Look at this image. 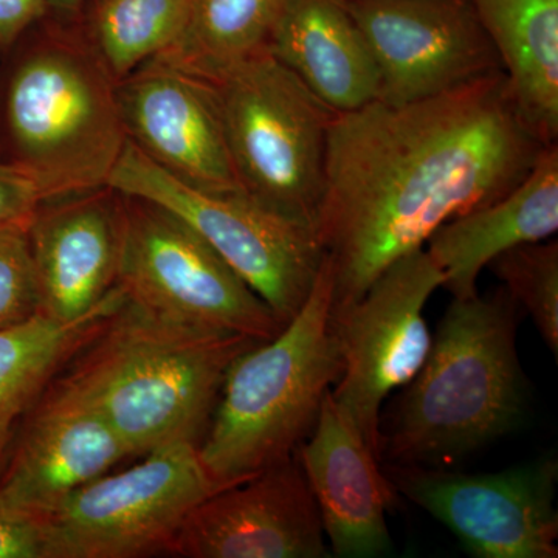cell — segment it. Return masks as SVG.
<instances>
[{
    "mask_svg": "<svg viewBox=\"0 0 558 558\" xmlns=\"http://www.w3.org/2000/svg\"><path fill=\"white\" fill-rule=\"evenodd\" d=\"M546 146L505 72L424 100L336 113L315 220L332 270L330 311L362 299L444 223L515 189Z\"/></svg>",
    "mask_w": 558,
    "mask_h": 558,
    "instance_id": "1",
    "label": "cell"
},
{
    "mask_svg": "<svg viewBox=\"0 0 558 558\" xmlns=\"http://www.w3.org/2000/svg\"><path fill=\"white\" fill-rule=\"evenodd\" d=\"M124 143L117 80L80 11H49L0 54V163L44 201L108 186Z\"/></svg>",
    "mask_w": 558,
    "mask_h": 558,
    "instance_id": "2",
    "label": "cell"
},
{
    "mask_svg": "<svg viewBox=\"0 0 558 558\" xmlns=\"http://www.w3.org/2000/svg\"><path fill=\"white\" fill-rule=\"evenodd\" d=\"M519 315L505 288L451 300L424 366L381 432V458L450 469L519 427L526 411Z\"/></svg>",
    "mask_w": 558,
    "mask_h": 558,
    "instance_id": "3",
    "label": "cell"
},
{
    "mask_svg": "<svg viewBox=\"0 0 558 558\" xmlns=\"http://www.w3.org/2000/svg\"><path fill=\"white\" fill-rule=\"evenodd\" d=\"M258 340L179 325L124 300L62 377L101 411L131 457L199 446L231 363Z\"/></svg>",
    "mask_w": 558,
    "mask_h": 558,
    "instance_id": "4",
    "label": "cell"
},
{
    "mask_svg": "<svg viewBox=\"0 0 558 558\" xmlns=\"http://www.w3.org/2000/svg\"><path fill=\"white\" fill-rule=\"evenodd\" d=\"M333 278L323 258L306 303L277 336L231 363L197 449L220 487L253 478L292 459L317 422L323 399L341 374L330 323Z\"/></svg>",
    "mask_w": 558,
    "mask_h": 558,
    "instance_id": "5",
    "label": "cell"
},
{
    "mask_svg": "<svg viewBox=\"0 0 558 558\" xmlns=\"http://www.w3.org/2000/svg\"><path fill=\"white\" fill-rule=\"evenodd\" d=\"M207 80L242 191L315 230L332 112L269 51Z\"/></svg>",
    "mask_w": 558,
    "mask_h": 558,
    "instance_id": "6",
    "label": "cell"
},
{
    "mask_svg": "<svg viewBox=\"0 0 558 558\" xmlns=\"http://www.w3.org/2000/svg\"><path fill=\"white\" fill-rule=\"evenodd\" d=\"M110 189L167 208L207 242L282 325L306 303L322 267L317 231L264 207L247 194H215L185 185L124 143Z\"/></svg>",
    "mask_w": 558,
    "mask_h": 558,
    "instance_id": "7",
    "label": "cell"
},
{
    "mask_svg": "<svg viewBox=\"0 0 558 558\" xmlns=\"http://www.w3.org/2000/svg\"><path fill=\"white\" fill-rule=\"evenodd\" d=\"M222 487L197 444L174 442L73 492L43 520L44 558L167 554L191 510Z\"/></svg>",
    "mask_w": 558,
    "mask_h": 558,
    "instance_id": "8",
    "label": "cell"
},
{
    "mask_svg": "<svg viewBox=\"0 0 558 558\" xmlns=\"http://www.w3.org/2000/svg\"><path fill=\"white\" fill-rule=\"evenodd\" d=\"M119 284L131 303L179 325L258 341L284 326L182 219L128 194Z\"/></svg>",
    "mask_w": 558,
    "mask_h": 558,
    "instance_id": "9",
    "label": "cell"
},
{
    "mask_svg": "<svg viewBox=\"0 0 558 558\" xmlns=\"http://www.w3.org/2000/svg\"><path fill=\"white\" fill-rule=\"evenodd\" d=\"M442 282L427 250H417L381 271L354 304L330 311L341 354L330 395L380 461L381 405L428 357L433 336L424 310Z\"/></svg>",
    "mask_w": 558,
    "mask_h": 558,
    "instance_id": "10",
    "label": "cell"
},
{
    "mask_svg": "<svg viewBox=\"0 0 558 558\" xmlns=\"http://www.w3.org/2000/svg\"><path fill=\"white\" fill-rule=\"evenodd\" d=\"M396 492L435 517L476 558H557L558 465L554 459L498 473L395 464Z\"/></svg>",
    "mask_w": 558,
    "mask_h": 558,
    "instance_id": "11",
    "label": "cell"
},
{
    "mask_svg": "<svg viewBox=\"0 0 558 558\" xmlns=\"http://www.w3.org/2000/svg\"><path fill=\"white\" fill-rule=\"evenodd\" d=\"M379 70V100H424L502 70L470 0H341Z\"/></svg>",
    "mask_w": 558,
    "mask_h": 558,
    "instance_id": "12",
    "label": "cell"
},
{
    "mask_svg": "<svg viewBox=\"0 0 558 558\" xmlns=\"http://www.w3.org/2000/svg\"><path fill=\"white\" fill-rule=\"evenodd\" d=\"M124 135L172 178L215 194H245L207 80L153 58L117 81Z\"/></svg>",
    "mask_w": 558,
    "mask_h": 558,
    "instance_id": "13",
    "label": "cell"
},
{
    "mask_svg": "<svg viewBox=\"0 0 558 558\" xmlns=\"http://www.w3.org/2000/svg\"><path fill=\"white\" fill-rule=\"evenodd\" d=\"M167 554L185 558L330 556L317 502L293 459L201 501Z\"/></svg>",
    "mask_w": 558,
    "mask_h": 558,
    "instance_id": "14",
    "label": "cell"
},
{
    "mask_svg": "<svg viewBox=\"0 0 558 558\" xmlns=\"http://www.w3.org/2000/svg\"><path fill=\"white\" fill-rule=\"evenodd\" d=\"M38 403L0 475V505L44 520L132 457L101 411L64 379L51 381Z\"/></svg>",
    "mask_w": 558,
    "mask_h": 558,
    "instance_id": "15",
    "label": "cell"
},
{
    "mask_svg": "<svg viewBox=\"0 0 558 558\" xmlns=\"http://www.w3.org/2000/svg\"><path fill=\"white\" fill-rule=\"evenodd\" d=\"M39 314L73 322L119 284L123 194L102 186L40 202L27 227Z\"/></svg>",
    "mask_w": 558,
    "mask_h": 558,
    "instance_id": "16",
    "label": "cell"
},
{
    "mask_svg": "<svg viewBox=\"0 0 558 558\" xmlns=\"http://www.w3.org/2000/svg\"><path fill=\"white\" fill-rule=\"evenodd\" d=\"M299 464L322 519L330 553L343 558L389 554L387 512L396 501L392 484L357 427L330 391L317 422L299 450Z\"/></svg>",
    "mask_w": 558,
    "mask_h": 558,
    "instance_id": "17",
    "label": "cell"
},
{
    "mask_svg": "<svg viewBox=\"0 0 558 558\" xmlns=\"http://www.w3.org/2000/svg\"><path fill=\"white\" fill-rule=\"evenodd\" d=\"M558 230V146L539 154L532 170L499 199L451 219L427 242V253L453 299L478 293L481 271L502 253L550 240Z\"/></svg>",
    "mask_w": 558,
    "mask_h": 558,
    "instance_id": "18",
    "label": "cell"
},
{
    "mask_svg": "<svg viewBox=\"0 0 558 558\" xmlns=\"http://www.w3.org/2000/svg\"><path fill=\"white\" fill-rule=\"evenodd\" d=\"M267 51L332 112L379 100L376 61L341 0H289Z\"/></svg>",
    "mask_w": 558,
    "mask_h": 558,
    "instance_id": "19",
    "label": "cell"
},
{
    "mask_svg": "<svg viewBox=\"0 0 558 558\" xmlns=\"http://www.w3.org/2000/svg\"><path fill=\"white\" fill-rule=\"evenodd\" d=\"M529 130L558 138V0H470Z\"/></svg>",
    "mask_w": 558,
    "mask_h": 558,
    "instance_id": "20",
    "label": "cell"
},
{
    "mask_svg": "<svg viewBox=\"0 0 558 558\" xmlns=\"http://www.w3.org/2000/svg\"><path fill=\"white\" fill-rule=\"evenodd\" d=\"M126 300L120 284L97 310L73 322L43 314L0 329V475L20 418L38 403L54 376L86 347Z\"/></svg>",
    "mask_w": 558,
    "mask_h": 558,
    "instance_id": "21",
    "label": "cell"
},
{
    "mask_svg": "<svg viewBox=\"0 0 558 558\" xmlns=\"http://www.w3.org/2000/svg\"><path fill=\"white\" fill-rule=\"evenodd\" d=\"M289 0H191L182 36L161 60L209 78L267 51Z\"/></svg>",
    "mask_w": 558,
    "mask_h": 558,
    "instance_id": "22",
    "label": "cell"
},
{
    "mask_svg": "<svg viewBox=\"0 0 558 558\" xmlns=\"http://www.w3.org/2000/svg\"><path fill=\"white\" fill-rule=\"evenodd\" d=\"M191 0H86L84 33L117 81L171 49L185 31Z\"/></svg>",
    "mask_w": 558,
    "mask_h": 558,
    "instance_id": "23",
    "label": "cell"
},
{
    "mask_svg": "<svg viewBox=\"0 0 558 558\" xmlns=\"http://www.w3.org/2000/svg\"><path fill=\"white\" fill-rule=\"evenodd\" d=\"M492 270L513 301L531 315L554 355L558 354V242L519 245L492 260Z\"/></svg>",
    "mask_w": 558,
    "mask_h": 558,
    "instance_id": "24",
    "label": "cell"
},
{
    "mask_svg": "<svg viewBox=\"0 0 558 558\" xmlns=\"http://www.w3.org/2000/svg\"><path fill=\"white\" fill-rule=\"evenodd\" d=\"M39 314V292L27 229H0V329Z\"/></svg>",
    "mask_w": 558,
    "mask_h": 558,
    "instance_id": "25",
    "label": "cell"
},
{
    "mask_svg": "<svg viewBox=\"0 0 558 558\" xmlns=\"http://www.w3.org/2000/svg\"><path fill=\"white\" fill-rule=\"evenodd\" d=\"M43 201L32 179L16 168L0 163V229H27Z\"/></svg>",
    "mask_w": 558,
    "mask_h": 558,
    "instance_id": "26",
    "label": "cell"
},
{
    "mask_svg": "<svg viewBox=\"0 0 558 558\" xmlns=\"http://www.w3.org/2000/svg\"><path fill=\"white\" fill-rule=\"evenodd\" d=\"M0 558H44L43 520L0 505Z\"/></svg>",
    "mask_w": 558,
    "mask_h": 558,
    "instance_id": "27",
    "label": "cell"
},
{
    "mask_svg": "<svg viewBox=\"0 0 558 558\" xmlns=\"http://www.w3.org/2000/svg\"><path fill=\"white\" fill-rule=\"evenodd\" d=\"M49 11V0H0V54Z\"/></svg>",
    "mask_w": 558,
    "mask_h": 558,
    "instance_id": "28",
    "label": "cell"
},
{
    "mask_svg": "<svg viewBox=\"0 0 558 558\" xmlns=\"http://www.w3.org/2000/svg\"><path fill=\"white\" fill-rule=\"evenodd\" d=\"M86 0H49L50 11L62 14L78 13Z\"/></svg>",
    "mask_w": 558,
    "mask_h": 558,
    "instance_id": "29",
    "label": "cell"
}]
</instances>
